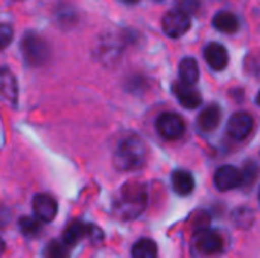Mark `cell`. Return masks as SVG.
Listing matches in <instances>:
<instances>
[{
    "instance_id": "cell-13",
    "label": "cell",
    "mask_w": 260,
    "mask_h": 258,
    "mask_svg": "<svg viewBox=\"0 0 260 258\" xmlns=\"http://www.w3.org/2000/svg\"><path fill=\"white\" fill-rule=\"evenodd\" d=\"M198 126L201 131L204 132H210L215 131L221 122V108L216 103H210L207 105L198 116Z\"/></svg>"
},
{
    "instance_id": "cell-2",
    "label": "cell",
    "mask_w": 260,
    "mask_h": 258,
    "mask_svg": "<svg viewBox=\"0 0 260 258\" xmlns=\"http://www.w3.org/2000/svg\"><path fill=\"white\" fill-rule=\"evenodd\" d=\"M146 154L148 146L139 135H126L117 143V148L114 151V167L120 172L140 169L146 161Z\"/></svg>"
},
{
    "instance_id": "cell-10",
    "label": "cell",
    "mask_w": 260,
    "mask_h": 258,
    "mask_svg": "<svg viewBox=\"0 0 260 258\" xmlns=\"http://www.w3.org/2000/svg\"><path fill=\"white\" fill-rule=\"evenodd\" d=\"M172 91H174L175 97L178 99L180 105H183L187 109H195L201 105V100H203L201 93L193 85H189V84H184L180 81V82L174 84Z\"/></svg>"
},
{
    "instance_id": "cell-21",
    "label": "cell",
    "mask_w": 260,
    "mask_h": 258,
    "mask_svg": "<svg viewBox=\"0 0 260 258\" xmlns=\"http://www.w3.org/2000/svg\"><path fill=\"white\" fill-rule=\"evenodd\" d=\"M12 36H14V30L9 24H2V29H0V41H2V49H6L9 46V43L12 41Z\"/></svg>"
},
{
    "instance_id": "cell-5",
    "label": "cell",
    "mask_w": 260,
    "mask_h": 258,
    "mask_svg": "<svg viewBox=\"0 0 260 258\" xmlns=\"http://www.w3.org/2000/svg\"><path fill=\"white\" fill-rule=\"evenodd\" d=\"M192 26L190 14L177 8L172 11H168L161 18V27L163 32L171 38H180L183 36Z\"/></svg>"
},
{
    "instance_id": "cell-19",
    "label": "cell",
    "mask_w": 260,
    "mask_h": 258,
    "mask_svg": "<svg viewBox=\"0 0 260 258\" xmlns=\"http://www.w3.org/2000/svg\"><path fill=\"white\" fill-rule=\"evenodd\" d=\"M69 248L70 246L64 240H52L46 245L43 255L44 258H69L70 257Z\"/></svg>"
},
{
    "instance_id": "cell-26",
    "label": "cell",
    "mask_w": 260,
    "mask_h": 258,
    "mask_svg": "<svg viewBox=\"0 0 260 258\" xmlns=\"http://www.w3.org/2000/svg\"><path fill=\"white\" fill-rule=\"evenodd\" d=\"M256 103L260 106V91L257 93V96H256Z\"/></svg>"
},
{
    "instance_id": "cell-12",
    "label": "cell",
    "mask_w": 260,
    "mask_h": 258,
    "mask_svg": "<svg viewBox=\"0 0 260 258\" xmlns=\"http://www.w3.org/2000/svg\"><path fill=\"white\" fill-rule=\"evenodd\" d=\"M0 91H2V96L11 105H14V106L17 105V100H18V84H17L15 76L6 67H3L2 73H0Z\"/></svg>"
},
{
    "instance_id": "cell-27",
    "label": "cell",
    "mask_w": 260,
    "mask_h": 258,
    "mask_svg": "<svg viewBox=\"0 0 260 258\" xmlns=\"http://www.w3.org/2000/svg\"><path fill=\"white\" fill-rule=\"evenodd\" d=\"M259 201H260V190H259Z\"/></svg>"
},
{
    "instance_id": "cell-24",
    "label": "cell",
    "mask_w": 260,
    "mask_h": 258,
    "mask_svg": "<svg viewBox=\"0 0 260 258\" xmlns=\"http://www.w3.org/2000/svg\"><path fill=\"white\" fill-rule=\"evenodd\" d=\"M235 217H241V219H242V220L238 224L241 228H248L251 224L247 222L245 219H247V217H253V213H251L250 210H247V208H241V210H238V211L235 213Z\"/></svg>"
},
{
    "instance_id": "cell-8",
    "label": "cell",
    "mask_w": 260,
    "mask_h": 258,
    "mask_svg": "<svg viewBox=\"0 0 260 258\" xmlns=\"http://www.w3.org/2000/svg\"><path fill=\"white\" fill-rule=\"evenodd\" d=\"M253 126H254L253 117L248 113L239 111L230 117V120L227 123V132L232 138L241 141L250 135V132L253 131Z\"/></svg>"
},
{
    "instance_id": "cell-22",
    "label": "cell",
    "mask_w": 260,
    "mask_h": 258,
    "mask_svg": "<svg viewBox=\"0 0 260 258\" xmlns=\"http://www.w3.org/2000/svg\"><path fill=\"white\" fill-rule=\"evenodd\" d=\"M200 3H201V0H177V8H180L189 14H193L200 9Z\"/></svg>"
},
{
    "instance_id": "cell-9",
    "label": "cell",
    "mask_w": 260,
    "mask_h": 258,
    "mask_svg": "<svg viewBox=\"0 0 260 258\" xmlns=\"http://www.w3.org/2000/svg\"><path fill=\"white\" fill-rule=\"evenodd\" d=\"M32 210H34L35 217H38L41 222H52L56 217L58 204L52 196H49L46 193H40V195L34 196Z\"/></svg>"
},
{
    "instance_id": "cell-6",
    "label": "cell",
    "mask_w": 260,
    "mask_h": 258,
    "mask_svg": "<svg viewBox=\"0 0 260 258\" xmlns=\"http://www.w3.org/2000/svg\"><path fill=\"white\" fill-rule=\"evenodd\" d=\"M157 132L166 140H178L186 131V123L181 116L175 113H163L155 120Z\"/></svg>"
},
{
    "instance_id": "cell-23",
    "label": "cell",
    "mask_w": 260,
    "mask_h": 258,
    "mask_svg": "<svg viewBox=\"0 0 260 258\" xmlns=\"http://www.w3.org/2000/svg\"><path fill=\"white\" fill-rule=\"evenodd\" d=\"M257 170H259L257 166L253 164V163H250V164L244 169V184L251 186V184L254 182V179L257 178V173H259Z\"/></svg>"
},
{
    "instance_id": "cell-16",
    "label": "cell",
    "mask_w": 260,
    "mask_h": 258,
    "mask_svg": "<svg viewBox=\"0 0 260 258\" xmlns=\"http://www.w3.org/2000/svg\"><path fill=\"white\" fill-rule=\"evenodd\" d=\"M178 75H180V81L189 85H195L200 79V67L195 58H183L180 61V67H178Z\"/></svg>"
},
{
    "instance_id": "cell-15",
    "label": "cell",
    "mask_w": 260,
    "mask_h": 258,
    "mask_svg": "<svg viewBox=\"0 0 260 258\" xmlns=\"http://www.w3.org/2000/svg\"><path fill=\"white\" fill-rule=\"evenodd\" d=\"M213 27L222 33H235L241 27L239 18L230 11H221L213 17Z\"/></svg>"
},
{
    "instance_id": "cell-7",
    "label": "cell",
    "mask_w": 260,
    "mask_h": 258,
    "mask_svg": "<svg viewBox=\"0 0 260 258\" xmlns=\"http://www.w3.org/2000/svg\"><path fill=\"white\" fill-rule=\"evenodd\" d=\"M215 187L221 192H229L238 189L244 184V173L235 166H222L215 172L213 176Z\"/></svg>"
},
{
    "instance_id": "cell-17",
    "label": "cell",
    "mask_w": 260,
    "mask_h": 258,
    "mask_svg": "<svg viewBox=\"0 0 260 258\" xmlns=\"http://www.w3.org/2000/svg\"><path fill=\"white\" fill-rule=\"evenodd\" d=\"M90 230L91 225H87L84 222H73L69 225V228L64 231L62 234V240L69 245V246H75L76 243H79L84 237H90Z\"/></svg>"
},
{
    "instance_id": "cell-20",
    "label": "cell",
    "mask_w": 260,
    "mask_h": 258,
    "mask_svg": "<svg viewBox=\"0 0 260 258\" xmlns=\"http://www.w3.org/2000/svg\"><path fill=\"white\" fill-rule=\"evenodd\" d=\"M41 220L38 217H21L18 220V228H20V233L24 236V237H35L41 233Z\"/></svg>"
},
{
    "instance_id": "cell-3",
    "label": "cell",
    "mask_w": 260,
    "mask_h": 258,
    "mask_svg": "<svg viewBox=\"0 0 260 258\" xmlns=\"http://www.w3.org/2000/svg\"><path fill=\"white\" fill-rule=\"evenodd\" d=\"M20 49L24 62L30 67H40L49 59V44L35 32H26L23 35Z\"/></svg>"
},
{
    "instance_id": "cell-18",
    "label": "cell",
    "mask_w": 260,
    "mask_h": 258,
    "mask_svg": "<svg viewBox=\"0 0 260 258\" xmlns=\"http://www.w3.org/2000/svg\"><path fill=\"white\" fill-rule=\"evenodd\" d=\"M133 258H157L158 257V248L157 243L151 239H140L134 243L131 249Z\"/></svg>"
},
{
    "instance_id": "cell-1",
    "label": "cell",
    "mask_w": 260,
    "mask_h": 258,
    "mask_svg": "<svg viewBox=\"0 0 260 258\" xmlns=\"http://www.w3.org/2000/svg\"><path fill=\"white\" fill-rule=\"evenodd\" d=\"M146 202H148L146 187L140 182H128L119 190L113 208L120 219L131 220L143 213V210L146 208Z\"/></svg>"
},
{
    "instance_id": "cell-14",
    "label": "cell",
    "mask_w": 260,
    "mask_h": 258,
    "mask_svg": "<svg viewBox=\"0 0 260 258\" xmlns=\"http://www.w3.org/2000/svg\"><path fill=\"white\" fill-rule=\"evenodd\" d=\"M172 189L180 196H187L195 189V179L193 175L187 170H175L171 176Z\"/></svg>"
},
{
    "instance_id": "cell-11",
    "label": "cell",
    "mask_w": 260,
    "mask_h": 258,
    "mask_svg": "<svg viewBox=\"0 0 260 258\" xmlns=\"http://www.w3.org/2000/svg\"><path fill=\"white\" fill-rule=\"evenodd\" d=\"M204 59L212 70L221 71L229 65V52L219 43H209L204 47Z\"/></svg>"
},
{
    "instance_id": "cell-4",
    "label": "cell",
    "mask_w": 260,
    "mask_h": 258,
    "mask_svg": "<svg viewBox=\"0 0 260 258\" xmlns=\"http://www.w3.org/2000/svg\"><path fill=\"white\" fill-rule=\"evenodd\" d=\"M190 246L197 257H212L222 251L224 240L219 233L209 228H201L195 233Z\"/></svg>"
},
{
    "instance_id": "cell-25",
    "label": "cell",
    "mask_w": 260,
    "mask_h": 258,
    "mask_svg": "<svg viewBox=\"0 0 260 258\" xmlns=\"http://www.w3.org/2000/svg\"><path fill=\"white\" fill-rule=\"evenodd\" d=\"M125 5H134V3H137L139 0H122Z\"/></svg>"
}]
</instances>
